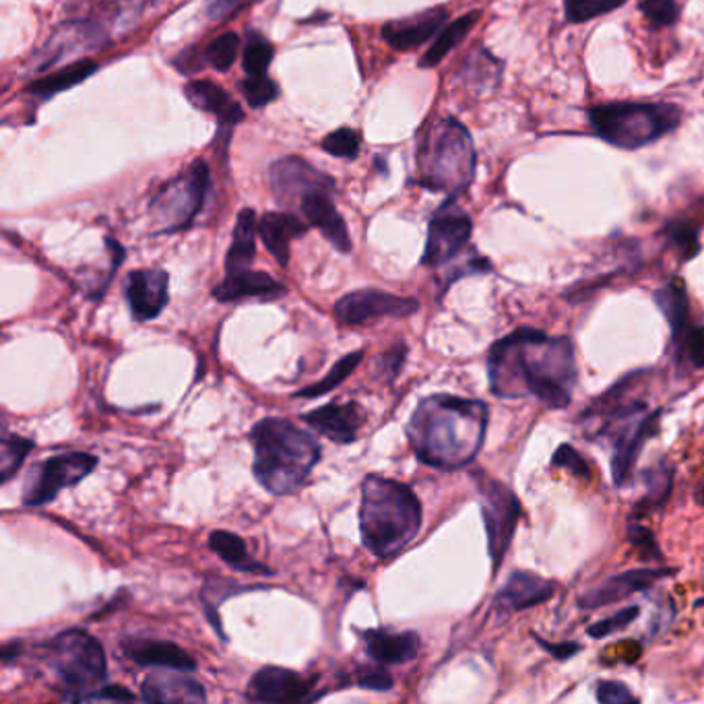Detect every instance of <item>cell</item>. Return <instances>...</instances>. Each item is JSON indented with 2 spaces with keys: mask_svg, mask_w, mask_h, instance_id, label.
Segmentation results:
<instances>
[{
  "mask_svg": "<svg viewBox=\"0 0 704 704\" xmlns=\"http://www.w3.org/2000/svg\"><path fill=\"white\" fill-rule=\"evenodd\" d=\"M490 385L498 397L534 395L553 409L566 407L576 381L571 339H550L536 329H519L492 345Z\"/></svg>",
  "mask_w": 704,
  "mask_h": 704,
  "instance_id": "obj_1",
  "label": "cell"
},
{
  "mask_svg": "<svg viewBox=\"0 0 704 704\" xmlns=\"http://www.w3.org/2000/svg\"><path fill=\"white\" fill-rule=\"evenodd\" d=\"M486 428L484 403L432 395L419 402L407 424V437L421 463L437 470H459L480 453Z\"/></svg>",
  "mask_w": 704,
  "mask_h": 704,
  "instance_id": "obj_2",
  "label": "cell"
},
{
  "mask_svg": "<svg viewBox=\"0 0 704 704\" xmlns=\"http://www.w3.org/2000/svg\"><path fill=\"white\" fill-rule=\"evenodd\" d=\"M251 442L254 477L275 496L300 490L319 463V440L287 419H261L252 428Z\"/></svg>",
  "mask_w": 704,
  "mask_h": 704,
  "instance_id": "obj_3",
  "label": "cell"
},
{
  "mask_svg": "<svg viewBox=\"0 0 704 704\" xmlns=\"http://www.w3.org/2000/svg\"><path fill=\"white\" fill-rule=\"evenodd\" d=\"M421 527V506L409 487L369 475L362 484L360 531L362 541L376 558L386 560L403 552Z\"/></svg>",
  "mask_w": 704,
  "mask_h": 704,
  "instance_id": "obj_4",
  "label": "cell"
},
{
  "mask_svg": "<svg viewBox=\"0 0 704 704\" xmlns=\"http://www.w3.org/2000/svg\"><path fill=\"white\" fill-rule=\"evenodd\" d=\"M475 174V150L468 129L454 118L430 124L419 145L421 186L447 195L463 193Z\"/></svg>",
  "mask_w": 704,
  "mask_h": 704,
  "instance_id": "obj_5",
  "label": "cell"
},
{
  "mask_svg": "<svg viewBox=\"0 0 704 704\" xmlns=\"http://www.w3.org/2000/svg\"><path fill=\"white\" fill-rule=\"evenodd\" d=\"M40 661L51 671L52 684L67 701H85L106 682V654L89 632L73 628L42 645Z\"/></svg>",
  "mask_w": 704,
  "mask_h": 704,
  "instance_id": "obj_6",
  "label": "cell"
},
{
  "mask_svg": "<svg viewBox=\"0 0 704 704\" xmlns=\"http://www.w3.org/2000/svg\"><path fill=\"white\" fill-rule=\"evenodd\" d=\"M595 133L614 147L635 152L673 133L682 122V110L673 103H605L588 112Z\"/></svg>",
  "mask_w": 704,
  "mask_h": 704,
  "instance_id": "obj_7",
  "label": "cell"
},
{
  "mask_svg": "<svg viewBox=\"0 0 704 704\" xmlns=\"http://www.w3.org/2000/svg\"><path fill=\"white\" fill-rule=\"evenodd\" d=\"M209 188V168L197 160L178 180L162 188L153 199L152 211L162 221V232H176L186 228L201 211Z\"/></svg>",
  "mask_w": 704,
  "mask_h": 704,
  "instance_id": "obj_8",
  "label": "cell"
},
{
  "mask_svg": "<svg viewBox=\"0 0 704 704\" xmlns=\"http://www.w3.org/2000/svg\"><path fill=\"white\" fill-rule=\"evenodd\" d=\"M475 486L482 501V515L486 522L487 550L492 556L494 569L501 566L504 553L515 536L517 520L520 517V503L517 496L501 484L498 480L490 477L484 471L475 473Z\"/></svg>",
  "mask_w": 704,
  "mask_h": 704,
  "instance_id": "obj_9",
  "label": "cell"
},
{
  "mask_svg": "<svg viewBox=\"0 0 704 704\" xmlns=\"http://www.w3.org/2000/svg\"><path fill=\"white\" fill-rule=\"evenodd\" d=\"M96 465L98 459L87 453L56 454L46 459L30 473L23 487V504L35 508L52 503L65 487L77 486L79 482H84L85 477L96 470Z\"/></svg>",
  "mask_w": 704,
  "mask_h": 704,
  "instance_id": "obj_10",
  "label": "cell"
},
{
  "mask_svg": "<svg viewBox=\"0 0 704 704\" xmlns=\"http://www.w3.org/2000/svg\"><path fill=\"white\" fill-rule=\"evenodd\" d=\"M645 405H614V461H612V470H614V482L618 486H624L632 473L637 454L640 453L645 440L653 430L654 419L657 416H645Z\"/></svg>",
  "mask_w": 704,
  "mask_h": 704,
  "instance_id": "obj_11",
  "label": "cell"
},
{
  "mask_svg": "<svg viewBox=\"0 0 704 704\" xmlns=\"http://www.w3.org/2000/svg\"><path fill=\"white\" fill-rule=\"evenodd\" d=\"M414 298H402L383 289H358L336 304V317L343 324L362 327L378 319H405L418 312Z\"/></svg>",
  "mask_w": 704,
  "mask_h": 704,
  "instance_id": "obj_12",
  "label": "cell"
},
{
  "mask_svg": "<svg viewBox=\"0 0 704 704\" xmlns=\"http://www.w3.org/2000/svg\"><path fill=\"white\" fill-rule=\"evenodd\" d=\"M471 219L454 211V209H442L435 216L428 228V240H426V251L421 256V263L426 267H442L449 261H453L459 252L463 251L470 242Z\"/></svg>",
  "mask_w": 704,
  "mask_h": 704,
  "instance_id": "obj_13",
  "label": "cell"
},
{
  "mask_svg": "<svg viewBox=\"0 0 704 704\" xmlns=\"http://www.w3.org/2000/svg\"><path fill=\"white\" fill-rule=\"evenodd\" d=\"M317 675L268 666L256 671L249 684V698L258 703H302L310 701Z\"/></svg>",
  "mask_w": 704,
  "mask_h": 704,
  "instance_id": "obj_14",
  "label": "cell"
},
{
  "mask_svg": "<svg viewBox=\"0 0 704 704\" xmlns=\"http://www.w3.org/2000/svg\"><path fill=\"white\" fill-rule=\"evenodd\" d=\"M169 277L162 268H139L127 279V302L136 322L157 319L168 306Z\"/></svg>",
  "mask_w": 704,
  "mask_h": 704,
  "instance_id": "obj_15",
  "label": "cell"
},
{
  "mask_svg": "<svg viewBox=\"0 0 704 704\" xmlns=\"http://www.w3.org/2000/svg\"><path fill=\"white\" fill-rule=\"evenodd\" d=\"M271 185L279 202H300L315 188H333V180L300 157H284L271 166Z\"/></svg>",
  "mask_w": 704,
  "mask_h": 704,
  "instance_id": "obj_16",
  "label": "cell"
},
{
  "mask_svg": "<svg viewBox=\"0 0 704 704\" xmlns=\"http://www.w3.org/2000/svg\"><path fill=\"white\" fill-rule=\"evenodd\" d=\"M331 190L333 188H315L306 193L300 199V209L308 223L320 230V234L324 235L327 242H331L337 251L345 254L352 251V238L348 223L343 221L341 213L337 211L336 202L331 199Z\"/></svg>",
  "mask_w": 704,
  "mask_h": 704,
  "instance_id": "obj_17",
  "label": "cell"
},
{
  "mask_svg": "<svg viewBox=\"0 0 704 704\" xmlns=\"http://www.w3.org/2000/svg\"><path fill=\"white\" fill-rule=\"evenodd\" d=\"M302 419L319 435L331 438L337 444H352L360 437L366 414L355 402L329 403L306 414Z\"/></svg>",
  "mask_w": 704,
  "mask_h": 704,
  "instance_id": "obj_18",
  "label": "cell"
},
{
  "mask_svg": "<svg viewBox=\"0 0 704 704\" xmlns=\"http://www.w3.org/2000/svg\"><path fill=\"white\" fill-rule=\"evenodd\" d=\"M122 651L141 668H162V670H197V661L186 653L183 647L169 640L155 638H127L122 640Z\"/></svg>",
  "mask_w": 704,
  "mask_h": 704,
  "instance_id": "obj_19",
  "label": "cell"
},
{
  "mask_svg": "<svg viewBox=\"0 0 704 704\" xmlns=\"http://www.w3.org/2000/svg\"><path fill=\"white\" fill-rule=\"evenodd\" d=\"M447 21V9L437 7L418 13L414 18L397 19L383 28V37L386 44L395 51H416L421 44H426Z\"/></svg>",
  "mask_w": 704,
  "mask_h": 704,
  "instance_id": "obj_20",
  "label": "cell"
},
{
  "mask_svg": "<svg viewBox=\"0 0 704 704\" xmlns=\"http://www.w3.org/2000/svg\"><path fill=\"white\" fill-rule=\"evenodd\" d=\"M143 698L150 703H205L207 694L201 684L185 675V671H155L145 678Z\"/></svg>",
  "mask_w": 704,
  "mask_h": 704,
  "instance_id": "obj_21",
  "label": "cell"
},
{
  "mask_svg": "<svg viewBox=\"0 0 704 704\" xmlns=\"http://www.w3.org/2000/svg\"><path fill=\"white\" fill-rule=\"evenodd\" d=\"M673 574L670 571H628L622 572L618 576H612L607 579L605 583H602L600 587L591 588L583 597H581V605L588 607V609H597L602 605L616 604L622 602L630 595H635L642 588L651 587L654 581Z\"/></svg>",
  "mask_w": 704,
  "mask_h": 704,
  "instance_id": "obj_22",
  "label": "cell"
},
{
  "mask_svg": "<svg viewBox=\"0 0 704 704\" xmlns=\"http://www.w3.org/2000/svg\"><path fill=\"white\" fill-rule=\"evenodd\" d=\"M366 653L383 666H402L419 653L416 632H388L385 628H372L360 632Z\"/></svg>",
  "mask_w": 704,
  "mask_h": 704,
  "instance_id": "obj_23",
  "label": "cell"
},
{
  "mask_svg": "<svg viewBox=\"0 0 704 704\" xmlns=\"http://www.w3.org/2000/svg\"><path fill=\"white\" fill-rule=\"evenodd\" d=\"M556 593V585L548 579H541L534 572H513L506 581V585L501 588L496 604L503 609L510 612H519V609H529L536 605L548 602Z\"/></svg>",
  "mask_w": 704,
  "mask_h": 704,
  "instance_id": "obj_24",
  "label": "cell"
},
{
  "mask_svg": "<svg viewBox=\"0 0 704 704\" xmlns=\"http://www.w3.org/2000/svg\"><path fill=\"white\" fill-rule=\"evenodd\" d=\"M284 294V286L261 271H235L213 287V298L218 302H238L242 298H273Z\"/></svg>",
  "mask_w": 704,
  "mask_h": 704,
  "instance_id": "obj_25",
  "label": "cell"
},
{
  "mask_svg": "<svg viewBox=\"0 0 704 704\" xmlns=\"http://www.w3.org/2000/svg\"><path fill=\"white\" fill-rule=\"evenodd\" d=\"M185 96L195 108L218 117L221 127L234 129L244 118L242 108L230 98V94L211 81H190L185 87Z\"/></svg>",
  "mask_w": 704,
  "mask_h": 704,
  "instance_id": "obj_26",
  "label": "cell"
},
{
  "mask_svg": "<svg viewBox=\"0 0 704 704\" xmlns=\"http://www.w3.org/2000/svg\"><path fill=\"white\" fill-rule=\"evenodd\" d=\"M258 234L265 242V249L273 254V258L282 267H287L289 244L292 240L306 234V226L296 216H289V213H267L258 221Z\"/></svg>",
  "mask_w": 704,
  "mask_h": 704,
  "instance_id": "obj_27",
  "label": "cell"
},
{
  "mask_svg": "<svg viewBox=\"0 0 704 704\" xmlns=\"http://www.w3.org/2000/svg\"><path fill=\"white\" fill-rule=\"evenodd\" d=\"M256 232L258 223L252 209H242L235 219L234 235H232V246L226 256V271L235 273L251 267L256 251Z\"/></svg>",
  "mask_w": 704,
  "mask_h": 704,
  "instance_id": "obj_28",
  "label": "cell"
},
{
  "mask_svg": "<svg viewBox=\"0 0 704 704\" xmlns=\"http://www.w3.org/2000/svg\"><path fill=\"white\" fill-rule=\"evenodd\" d=\"M654 302L661 308V312L666 315V319L670 322L671 337L678 343L692 329L686 287L680 279H673L668 286L661 287L654 294Z\"/></svg>",
  "mask_w": 704,
  "mask_h": 704,
  "instance_id": "obj_29",
  "label": "cell"
},
{
  "mask_svg": "<svg viewBox=\"0 0 704 704\" xmlns=\"http://www.w3.org/2000/svg\"><path fill=\"white\" fill-rule=\"evenodd\" d=\"M209 548L218 553L219 558L238 572H251V574H273L265 564L256 562L252 558L242 537L230 531H213L209 536Z\"/></svg>",
  "mask_w": 704,
  "mask_h": 704,
  "instance_id": "obj_30",
  "label": "cell"
},
{
  "mask_svg": "<svg viewBox=\"0 0 704 704\" xmlns=\"http://www.w3.org/2000/svg\"><path fill=\"white\" fill-rule=\"evenodd\" d=\"M482 13L480 11H473L468 13L463 18L454 19L453 23H449L440 34L437 35L435 44L430 46V51L426 52L419 61V67L432 68L440 65L449 52H453L463 40L465 35L470 34L471 30L475 28V23L480 21Z\"/></svg>",
  "mask_w": 704,
  "mask_h": 704,
  "instance_id": "obj_31",
  "label": "cell"
},
{
  "mask_svg": "<svg viewBox=\"0 0 704 704\" xmlns=\"http://www.w3.org/2000/svg\"><path fill=\"white\" fill-rule=\"evenodd\" d=\"M96 73V63L94 61H79L75 65H68L67 68H61L56 73H52L44 79H37L30 85V94H34L37 98H52L61 91H67L70 87L81 84L87 77H91Z\"/></svg>",
  "mask_w": 704,
  "mask_h": 704,
  "instance_id": "obj_32",
  "label": "cell"
},
{
  "mask_svg": "<svg viewBox=\"0 0 704 704\" xmlns=\"http://www.w3.org/2000/svg\"><path fill=\"white\" fill-rule=\"evenodd\" d=\"M671 482H673V470L666 463L654 465L653 470L647 471L645 475V486L647 494L638 504L637 513H649L659 506H663L670 498Z\"/></svg>",
  "mask_w": 704,
  "mask_h": 704,
  "instance_id": "obj_33",
  "label": "cell"
},
{
  "mask_svg": "<svg viewBox=\"0 0 704 704\" xmlns=\"http://www.w3.org/2000/svg\"><path fill=\"white\" fill-rule=\"evenodd\" d=\"M362 358H364V352H362V350H360V352L343 355V358L337 362L336 366L331 369V372H329L322 381L315 383V385L306 386L302 391H298V393H296V397L315 399V397H322V395L331 393L333 388L341 385V383L352 374L353 370L358 369V364L362 362Z\"/></svg>",
  "mask_w": 704,
  "mask_h": 704,
  "instance_id": "obj_34",
  "label": "cell"
},
{
  "mask_svg": "<svg viewBox=\"0 0 704 704\" xmlns=\"http://www.w3.org/2000/svg\"><path fill=\"white\" fill-rule=\"evenodd\" d=\"M34 440L18 437V435H4L2 437V457H0V482L7 484L23 465L25 457L34 449Z\"/></svg>",
  "mask_w": 704,
  "mask_h": 704,
  "instance_id": "obj_35",
  "label": "cell"
},
{
  "mask_svg": "<svg viewBox=\"0 0 704 704\" xmlns=\"http://www.w3.org/2000/svg\"><path fill=\"white\" fill-rule=\"evenodd\" d=\"M273 61V46L263 35L251 34L246 48H244V58H242V67L246 70L249 77H261L267 75L268 65Z\"/></svg>",
  "mask_w": 704,
  "mask_h": 704,
  "instance_id": "obj_36",
  "label": "cell"
},
{
  "mask_svg": "<svg viewBox=\"0 0 704 704\" xmlns=\"http://www.w3.org/2000/svg\"><path fill=\"white\" fill-rule=\"evenodd\" d=\"M626 0H564L566 19L572 23H585L620 9Z\"/></svg>",
  "mask_w": 704,
  "mask_h": 704,
  "instance_id": "obj_37",
  "label": "cell"
},
{
  "mask_svg": "<svg viewBox=\"0 0 704 704\" xmlns=\"http://www.w3.org/2000/svg\"><path fill=\"white\" fill-rule=\"evenodd\" d=\"M240 48V37L235 34L219 35L218 40L205 52V61L213 68L226 73L234 65Z\"/></svg>",
  "mask_w": 704,
  "mask_h": 704,
  "instance_id": "obj_38",
  "label": "cell"
},
{
  "mask_svg": "<svg viewBox=\"0 0 704 704\" xmlns=\"http://www.w3.org/2000/svg\"><path fill=\"white\" fill-rule=\"evenodd\" d=\"M360 143H362L360 134L355 133L353 129H337L322 139V152H327L333 157L353 160L360 153Z\"/></svg>",
  "mask_w": 704,
  "mask_h": 704,
  "instance_id": "obj_39",
  "label": "cell"
},
{
  "mask_svg": "<svg viewBox=\"0 0 704 704\" xmlns=\"http://www.w3.org/2000/svg\"><path fill=\"white\" fill-rule=\"evenodd\" d=\"M242 94L249 101V106L261 108V106H267L279 96V87L275 85V81H271L267 75H261V77H249L242 84Z\"/></svg>",
  "mask_w": 704,
  "mask_h": 704,
  "instance_id": "obj_40",
  "label": "cell"
},
{
  "mask_svg": "<svg viewBox=\"0 0 704 704\" xmlns=\"http://www.w3.org/2000/svg\"><path fill=\"white\" fill-rule=\"evenodd\" d=\"M640 13L649 19L654 28H668L680 18V7L675 0H642Z\"/></svg>",
  "mask_w": 704,
  "mask_h": 704,
  "instance_id": "obj_41",
  "label": "cell"
},
{
  "mask_svg": "<svg viewBox=\"0 0 704 704\" xmlns=\"http://www.w3.org/2000/svg\"><path fill=\"white\" fill-rule=\"evenodd\" d=\"M668 235H670L671 244L678 246V251L682 252L684 258H692L701 251L698 232L690 223H671L668 228Z\"/></svg>",
  "mask_w": 704,
  "mask_h": 704,
  "instance_id": "obj_42",
  "label": "cell"
},
{
  "mask_svg": "<svg viewBox=\"0 0 704 704\" xmlns=\"http://www.w3.org/2000/svg\"><path fill=\"white\" fill-rule=\"evenodd\" d=\"M638 614H640V609H638V607H626V609H620L618 614H614V616H609V618H605V620H600L597 624H593V626L588 628V635L593 638L609 637V635L618 632L622 628L630 626L632 622L637 620Z\"/></svg>",
  "mask_w": 704,
  "mask_h": 704,
  "instance_id": "obj_43",
  "label": "cell"
},
{
  "mask_svg": "<svg viewBox=\"0 0 704 704\" xmlns=\"http://www.w3.org/2000/svg\"><path fill=\"white\" fill-rule=\"evenodd\" d=\"M628 539H630V543L637 548L642 558H647V560H659L661 558V550H659V546L654 541L653 531L647 529L645 525L632 522L628 527Z\"/></svg>",
  "mask_w": 704,
  "mask_h": 704,
  "instance_id": "obj_44",
  "label": "cell"
},
{
  "mask_svg": "<svg viewBox=\"0 0 704 704\" xmlns=\"http://www.w3.org/2000/svg\"><path fill=\"white\" fill-rule=\"evenodd\" d=\"M675 345L682 348L688 362H692L698 369H704V327L703 329L692 327Z\"/></svg>",
  "mask_w": 704,
  "mask_h": 704,
  "instance_id": "obj_45",
  "label": "cell"
},
{
  "mask_svg": "<svg viewBox=\"0 0 704 704\" xmlns=\"http://www.w3.org/2000/svg\"><path fill=\"white\" fill-rule=\"evenodd\" d=\"M552 465L571 470L579 477H588V465L581 454L576 453L569 444H562L553 454Z\"/></svg>",
  "mask_w": 704,
  "mask_h": 704,
  "instance_id": "obj_46",
  "label": "cell"
},
{
  "mask_svg": "<svg viewBox=\"0 0 704 704\" xmlns=\"http://www.w3.org/2000/svg\"><path fill=\"white\" fill-rule=\"evenodd\" d=\"M355 684L364 690H376V692H388L393 688V678L383 668H364L358 671Z\"/></svg>",
  "mask_w": 704,
  "mask_h": 704,
  "instance_id": "obj_47",
  "label": "cell"
},
{
  "mask_svg": "<svg viewBox=\"0 0 704 704\" xmlns=\"http://www.w3.org/2000/svg\"><path fill=\"white\" fill-rule=\"evenodd\" d=\"M597 701L605 704L637 703V696L620 682H602L597 688Z\"/></svg>",
  "mask_w": 704,
  "mask_h": 704,
  "instance_id": "obj_48",
  "label": "cell"
},
{
  "mask_svg": "<svg viewBox=\"0 0 704 704\" xmlns=\"http://www.w3.org/2000/svg\"><path fill=\"white\" fill-rule=\"evenodd\" d=\"M405 353H407L405 345H399V348H393V350H388V352L381 355V360H378L381 374H385L388 381H391V378H395V376L399 374L403 362H405Z\"/></svg>",
  "mask_w": 704,
  "mask_h": 704,
  "instance_id": "obj_49",
  "label": "cell"
},
{
  "mask_svg": "<svg viewBox=\"0 0 704 704\" xmlns=\"http://www.w3.org/2000/svg\"><path fill=\"white\" fill-rule=\"evenodd\" d=\"M133 692H129L122 686H106L96 690L94 694H89L85 701H134Z\"/></svg>",
  "mask_w": 704,
  "mask_h": 704,
  "instance_id": "obj_50",
  "label": "cell"
},
{
  "mask_svg": "<svg viewBox=\"0 0 704 704\" xmlns=\"http://www.w3.org/2000/svg\"><path fill=\"white\" fill-rule=\"evenodd\" d=\"M242 0H207V15L209 19H223L226 15H230L234 11L235 7L240 4Z\"/></svg>",
  "mask_w": 704,
  "mask_h": 704,
  "instance_id": "obj_51",
  "label": "cell"
},
{
  "mask_svg": "<svg viewBox=\"0 0 704 704\" xmlns=\"http://www.w3.org/2000/svg\"><path fill=\"white\" fill-rule=\"evenodd\" d=\"M553 657H558V659H569L572 657V653H576L579 651V645H571V642H566V645H548V642H541Z\"/></svg>",
  "mask_w": 704,
  "mask_h": 704,
  "instance_id": "obj_52",
  "label": "cell"
},
{
  "mask_svg": "<svg viewBox=\"0 0 704 704\" xmlns=\"http://www.w3.org/2000/svg\"><path fill=\"white\" fill-rule=\"evenodd\" d=\"M19 653H21V645H19L18 640H15V642H7V645L2 647V653H0L2 654V663L9 666L15 657H19Z\"/></svg>",
  "mask_w": 704,
  "mask_h": 704,
  "instance_id": "obj_53",
  "label": "cell"
},
{
  "mask_svg": "<svg viewBox=\"0 0 704 704\" xmlns=\"http://www.w3.org/2000/svg\"><path fill=\"white\" fill-rule=\"evenodd\" d=\"M694 501L698 506H704V477L701 480V484L696 486V492H694Z\"/></svg>",
  "mask_w": 704,
  "mask_h": 704,
  "instance_id": "obj_54",
  "label": "cell"
},
{
  "mask_svg": "<svg viewBox=\"0 0 704 704\" xmlns=\"http://www.w3.org/2000/svg\"><path fill=\"white\" fill-rule=\"evenodd\" d=\"M701 605H704V602H701Z\"/></svg>",
  "mask_w": 704,
  "mask_h": 704,
  "instance_id": "obj_55",
  "label": "cell"
}]
</instances>
